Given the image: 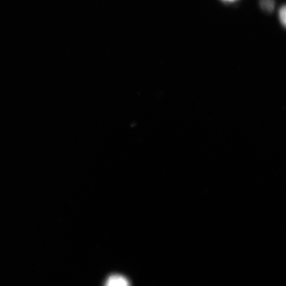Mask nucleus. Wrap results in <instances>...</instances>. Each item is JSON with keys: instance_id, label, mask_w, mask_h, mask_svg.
<instances>
[{"instance_id": "1", "label": "nucleus", "mask_w": 286, "mask_h": 286, "mask_svg": "<svg viewBox=\"0 0 286 286\" xmlns=\"http://www.w3.org/2000/svg\"><path fill=\"white\" fill-rule=\"evenodd\" d=\"M104 286H131L129 280L120 274H114L109 276Z\"/></svg>"}, {"instance_id": "4", "label": "nucleus", "mask_w": 286, "mask_h": 286, "mask_svg": "<svg viewBox=\"0 0 286 286\" xmlns=\"http://www.w3.org/2000/svg\"><path fill=\"white\" fill-rule=\"evenodd\" d=\"M223 1L226 2H233L236 1V0H223Z\"/></svg>"}, {"instance_id": "3", "label": "nucleus", "mask_w": 286, "mask_h": 286, "mask_svg": "<svg viewBox=\"0 0 286 286\" xmlns=\"http://www.w3.org/2000/svg\"><path fill=\"white\" fill-rule=\"evenodd\" d=\"M279 17L281 24L283 27L285 26L286 22V9L285 6H282L279 12Z\"/></svg>"}, {"instance_id": "2", "label": "nucleus", "mask_w": 286, "mask_h": 286, "mask_svg": "<svg viewBox=\"0 0 286 286\" xmlns=\"http://www.w3.org/2000/svg\"><path fill=\"white\" fill-rule=\"evenodd\" d=\"M260 6L267 12H271L274 8V3L273 0H261Z\"/></svg>"}]
</instances>
